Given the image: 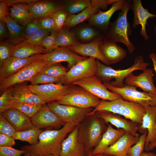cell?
<instances>
[{
  "label": "cell",
  "instance_id": "b9f144b4",
  "mask_svg": "<svg viewBox=\"0 0 156 156\" xmlns=\"http://www.w3.org/2000/svg\"><path fill=\"white\" fill-rule=\"evenodd\" d=\"M16 44L6 42H1L0 44V65L10 57L14 50Z\"/></svg>",
  "mask_w": 156,
  "mask_h": 156
},
{
  "label": "cell",
  "instance_id": "4dcf8cb0",
  "mask_svg": "<svg viewBox=\"0 0 156 156\" xmlns=\"http://www.w3.org/2000/svg\"><path fill=\"white\" fill-rule=\"evenodd\" d=\"M48 53L45 48L41 46L31 45L23 41L16 44V47L11 56L25 58L35 54Z\"/></svg>",
  "mask_w": 156,
  "mask_h": 156
},
{
  "label": "cell",
  "instance_id": "e0dca14e",
  "mask_svg": "<svg viewBox=\"0 0 156 156\" xmlns=\"http://www.w3.org/2000/svg\"><path fill=\"white\" fill-rule=\"evenodd\" d=\"M31 119L34 126L40 129L51 127H57L66 124L46 104L43 105Z\"/></svg>",
  "mask_w": 156,
  "mask_h": 156
},
{
  "label": "cell",
  "instance_id": "8992f818",
  "mask_svg": "<svg viewBox=\"0 0 156 156\" xmlns=\"http://www.w3.org/2000/svg\"><path fill=\"white\" fill-rule=\"evenodd\" d=\"M78 87L73 84L65 85L61 83L28 85L29 89L32 92L47 103L56 101Z\"/></svg>",
  "mask_w": 156,
  "mask_h": 156
},
{
  "label": "cell",
  "instance_id": "7dc6e473",
  "mask_svg": "<svg viewBox=\"0 0 156 156\" xmlns=\"http://www.w3.org/2000/svg\"><path fill=\"white\" fill-rule=\"evenodd\" d=\"M50 33L41 29L24 41L31 45L40 46L43 39L45 37L49 35Z\"/></svg>",
  "mask_w": 156,
  "mask_h": 156
},
{
  "label": "cell",
  "instance_id": "bcb514c9",
  "mask_svg": "<svg viewBox=\"0 0 156 156\" xmlns=\"http://www.w3.org/2000/svg\"><path fill=\"white\" fill-rule=\"evenodd\" d=\"M17 131L6 119L1 113L0 114V133L13 137Z\"/></svg>",
  "mask_w": 156,
  "mask_h": 156
},
{
  "label": "cell",
  "instance_id": "f6af8a7d",
  "mask_svg": "<svg viewBox=\"0 0 156 156\" xmlns=\"http://www.w3.org/2000/svg\"><path fill=\"white\" fill-rule=\"evenodd\" d=\"M57 32L53 31L50 34L47 36L43 39L40 46L44 48L48 51L50 52L58 47L56 41V35Z\"/></svg>",
  "mask_w": 156,
  "mask_h": 156
},
{
  "label": "cell",
  "instance_id": "d6986e66",
  "mask_svg": "<svg viewBox=\"0 0 156 156\" xmlns=\"http://www.w3.org/2000/svg\"><path fill=\"white\" fill-rule=\"evenodd\" d=\"M153 70L146 68L142 73L138 76L131 73L124 80L125 84L138 87L144 92L156 96V88L153 78Z\"/></svg>",
  "mask_w": 156,
  "mask_h": 156
},
{
  "label": "cell",
  "instance_id": "836d02e7",
  "mask_svg": "<svg viewBox=\"0 0 156 156\" xmlns=\"http://www.w3.org/2000/svg\"><path fill=\"white\" fill-rule=\"evenodd\" d=\"M42 131L40 129L34 126L25 130L17 131L13 137L15 140L25 141L30 145H34L38 142L39 135Z\"/></svg>",
  "mask_w": 156,
  "mask_h": 156
},
{
  "label": "cell",
  "instance_id": "f5cc1de1",
  "mask_svg": "<svg viewBox=\"0 0 156 156\" xmlns=\"http://www.w3.org/2000/svg\"><path fill=\"white\" fill-rule=\"evenodd\" d=\"M7 26L4 21H0V38L2 39L7 36L8 34L7 33L6 28Z\"/></svg>",
  "mask_w": 156,
  "mask_h": 156
},
{
  "label": "cell",
  "instance_id": "74e56055",
  "mask_svg": "<svg viewBox=\"0 0 156 156\" xmlns=\"http://www.w3.org/2000/svg\"><path fill=\"white\" fill-rule=\"evenodd\" d=\"M43 105L14 103L12 108L19 110L30 118H31L41 108Z\"/></svg>",
  "mask_w": 156,
  "mask_h": 156
},
{
  "label": "cell",
  "instance_id": "ffe728a7",
  "mask_svg": "<svg viewBox=\"0 0 156 156\" xmlns=\"http://www.w3.org/2000/svg\"><path fill=\"white\" fill-rule=\"evenodd\" d=\"M78 130V125L63 140L60 156H86L87 153L85 147L77 139Z\"/></svg>",
  "mask_w": 156,
  "mask_h": 156
},
{
  "label": "cell",
  "instance_id": "3957f363",
  "mask_svg": "<svg viewBox=\"0 0 156 156\" xmlns=\"http://www.w3.org/2000/svg\"><path fill=\"white\" fill-rule=\"evenodd\" d=\"M102 111H108L122 116L140 125L146 109L145 107L139 104L127 101L122 98L111 101L102 100L99 105L87 116Z\"/></svg>",
  "mask_w": 156,
  "mask_h": 156
},
{
  "label": "cell",
  "instance_id": "9c48e42d",
  "mask_svg": "<svg viewBox=\"0 0 156 156\" xmlns=\"http://www.w3.org/2000/svg\"><path fill=\"white\" fill-rule=\"evenodd\" d=\"M47 64L44 60L39 59L11 76L0 80V92L2 93L5 90L15 84L30 81Z\"/></svg>",
  "mask_w": 156,
  "mask_h": 156
},
{
  "label": "cell",
  "instance_id": "484cf974",
  "mask_svg": "<svg viewBox=\"0 0 156 156\" xmlns=\"http://www.w3.org/2000/svg\"><path fill=\"white\" fill-rule=\"evenodd\" d=\"M99 49L109 65L120 61L127 55L126 50L116 42L103 39L100 45Z\"/></svg>",
  "mask_w": 156,
  "mask_h": 156
},
{
  "label": "cell",
  "instance_id": "cb8c5ba5",
  "mask_svg": "<svg viewBox=\"0 0 156 156\" xmlns=\"http://www.w3.org/2000/svg\"><path fill=\"white\" fill-rule=\"evenodd\" d=\"M103 40V38H99L89 43H79L68 48L77 54L94 58L107 66L109 64L102 55L99 49L100 45Z\"/></svg>",
  "mask_w": 156,
  "mask_h": 156
},
{
  "label": "cell",
  "instance_id": "ee69618b",
  "mask_svg": "<svg viewBox=\"0 0 156 156\" xmlns=\"http://www.w3.org/2000/svg\"><path fill=\"white\" fill-rule=\"evenodd\" d=\"M34 19L42 30L50 33L53 31L57 32L55 23L50 16Z\"/></svg>",
  "mask_w": 156,
  "mask_h": 156
},
{
  "label": "cell",
  "instance_id": "7c38bea8",
  "mask_svg": "<svg viewBox=\"0 0 156 156\" xmlns=\"http://www.w3.org/2000/svg\"><path fill=\"white\" fill-rule=\"evenodd\" d=\"M96 75L86 78L73 83L93 95L103 100L111 101L122 97L117 94L110 91Z\"/></svg>",
  "mask_w": 156,
  "mask_h": 156
},
{
  "label": "cell",
  "instance_id": "8fae6325",
  "mask_svg": "<svg viewBox=\"0 0 156 156\" xmlns=\"http://www.w3.org/2000/svg\"><path fill=\"white\" fill-rule=\"evenodd\" d=\"M97 69L96 60L89 57L77 63L63 77V84H72L75 82L96 75Z\"/></svg>",
  "mask_w": 156,
  "mask_h": 156
},
{
  "label": "cell",
  "instance_id": "ab89813d",
  "mask_svg": "<svg viewBox=\"0 0 156 156\" xmlns=\"http://www.w3.org/2000/svg\"><path fill=\"white\" fill-rule=\"evenodd\" d=\"M147 133L146 130L139 137L138 142L129 149V156H141L144 150L145 140Z\"/></svg>",
  "mask_w": 156,
  "mask_h": 156
},
{
  "label": "cell",
  "instance_id": "4fadbf2b",
  "mask_svg": "<svg viewBox=\"0 0 156 156\" xmlns=\"http://www.w3.org/2000/svg\"><path fill=\"white\" fill-rule=\"evenodd\" d=\"M116 0H92L91 5L80 12L69 16L64 27L68 29L73 27L86 20H88L101 9H107Z\"/></svg>",
  "mask_w": 156,
  "mask_h": 156
},
{
  "label": "cell",
  "instance_id": "277c9868",
  "mask_svg": "<svg viewBox=\"0 0 156 156\" xmlns=\"http://www.w3.org/2000/svg\"><path fill=\"white\" fill-rule=\"evenodd\" d=\"M130 1L125 0L123 7L116 20L109 25L106 32V37L103 39L116 43L120 42L123 43L129 52L132 53L135 50V47L129 38L131 31L127 15L130 8Z\"/></svg>",
  "mask_w": 156,
  "mask_h": 156
},
{
  "label": "cell",
  "instance_id": "83f0119b",
  "mask_svg": "<svg viewBox=\"0 0 156 156\" xmlns=\"http://www.w3.org/2000/svg\"><path fill=\"white\" fill-rule=\"evenodd\" d=\"M1 113L17 131L25 130L34 126L30 118L14 108H11Z\"/></svg>",
  "mask_w": 156,
  "mask_h": 156
},
{
  "label": "cell",
  "instance_id": "6f0895ef",
  "mask_svg": "<svg viewBox=\"0 0 156 156\" xmlns=\"http://www.w3.org/2000/svg\"><path fill=\"white\" fill-rule=\"evenodd\" d=\"M156 147V140L149 145L148 151L152 150Z\"/></svg>",
  "mask_w": 156,
  "mask_h": 156
},
{
  "label": "cell",
  "instance_id": "f546056e",
  "mask_svg": "<svg viewBox=\"0 0 156 156\" xmlns=\"http://www.w3.org/2000/svg\"><path fill=\"white\" fill-rule=\"evenodd\" d=\"M9 6V16L24 27L34 20L28 9L27 4H14Z\"/></svg>",
  "mask_w": 156,
  "mask_h": 156
},
{
  "label": "cell",
  "instance_id": "7a4b0ae2",
  "mask_svg": "<svg viewBox=\"0 0 156 156\" xmlns=\"http://www.w3.org/2000/svg\"><path fill=\"white\" fill-rule=\"evenodd\" d=\"M94 113L86 116L78 125L77 139L84 146L87 154L100 141L107 126Z\"/></svg>",
  "mask_w": 156,
  "mask_h": 156
},
{
  "label": "cell",
  "instance_id": "f907efd6",
  "mask_svg": "<svg viewBox=\"0 0 156 156\" xmlns=\"http://www.w3.org/2000/svg\"><path fill=\"white\" fill-rule=\"evenodd\" d=\"M14 137L0 133V146L12 147L15 144Z\"/></svg>",
  "mask_w": 156,
  "mask_h": 156
},
{
  "label": "cell",
  "instance_id": "1f68e13d",
  "mask_svg": "<svg viewBox=\"0 0 156 156\" xmlns=\"http://www.w3.org/2000/svg\"><path fill=\"white\" fill-rule=\"evenodd\" d=\"M4 21L8 30L9 37L12 43L17 44L24 40V27L13 19L9 15L6 17Z\"/></svg>",
  "mask_w": 156,
  "mask_h": 156
},
{
  "label": "cell",
  "instance_id": "ac0fdd59",
  "mask_svg": "<svg viewBox=\"0 0 156 156\" xmlns=\"http://www.w3.org/2000/svg\"><path fill=\"white\" fill-rule=\"evenodd\" d=\"M40 54L25 58L11 56L0 65V80L11 76L26 65L39 59Z\"/></svg>",
  "mask_w": 156,
  "mask_h": 156
},
{
  "label": "cell",
  "instance_id": "9a60e30c",
  "mask_svg": "<svg viewBox=\"0 0 156 156\" xmlns=\"http://www.w3.org/2000/svg\"><path fill=\"white\" fill-rule=\"evenodd\" d=\"M99 118L107 124H110L117 129L125 130L126 133L135 136H140L137 133L138 124L123 118L121 116L105 111H99L95 113Z\"/></svg>",
  "mask_w": 156,
  "mask_h": 156
},
{
  "label": "cell",
  "instance_id": "680465c9",
  "mask_svg": "<svg viewBox=\"0 0 156 156\" xmlns=\"http://www.w3.org/2000/svg\"><path fill=\"white\" fill-rule=\"evenodd\" d=\"M87 156H114L112 155H106L103 153L99 154L94 155H92L90 153V151L87 154Z\"/></svg>",
  "mask_w": 156,
  "mask_h": 156
},
{
  "label": "cell",
  "instance_id": "5bb4252c",
  "mask_svg": "<svg viewBox=\"0 0 156 156\" xmlns=\"http://www.w3.org/2000/svg\"><path fill=\"white\" fill-rule=\"evenodd\" d=\"M86 58L77 55L68 47H60L50 52L41 54L39 58L48 64L66 62L69 70L78 62Z\"/></svg>",
  "mask_w": 156,
  "mask_h": 156
},
{
  "label": "cell",
  "instance_id": "6125c7cd",
  "mask_svg": "<svg viewBox=\"0 0 156 156\" xmlns=\"http://www.w3.org/2000/svg\"><path fill=\"white\" fill-rule=\"evenodd\" d=\"M154 30H155V33L156 34V26H155Z\"/></svg>",
  "mask_w": 156,
  "mask_h": 156
},
{
  "label": "cell",
  "instance_id": "91938a15",
  "mask_svg": "<svg viewBox=\"0 0 156 156\" xmlns=\"http://www.w3.org/2000/svg\"><path fill=\"white\" fill-rule=\"evenodd\" d=\"M24 156H31L28 153L26 152L24 154Z\"/></svg>",
  "mask_w": 156,
  "mask_h": 156
},
{
  "label": "cell",
  "instance_id": "5b68a950",
  "mask_svg": "<svg viewBox=\"0 0 156 156\" xmlns=\"http://www.w3.org/2000/svg\"><path fill=\"white\" fill-rule=\"evenodd\" d=\"M96 61L97 69L95 75L103 82H110L112 79H115L114 81L110 83L113 86L117 88H122L125 86V79L133 72L138 70L143 71L150 64L144 62L142 55H139L135 58L134 63L130 67L122 70H115L101 63L98 60H96Z\"/></svg>",
  "mask_w": 156,
  "mask_h": 156
},
{
  "label": "cell",
  "instance_id": "11a10c76",
  "mask_svg": "<svg viewBox=\"0 0 156 156\" xmlns=\"http://www.w3.org/2000/svg\"><path fill=\"white\" fill-rule=\"evenodd\" d=\"M149 58L152 60L156 75V55L154 52L151 53L149 55Z\"/></svg>",
  "mask_w": 156,
  "mask_h": 156
},
{
  "label": "cell",
  "instance_id": "e575fe53",
  "mask_svg": "<svg viewBox=\"0 0 156 156\" xmlns=\"http://www.w3.org/2000/svg\"><path fill=\"white\" fill-rule=\"evenodd\" d=\"M91 0H73L66 1L63 9L69 16L77 14L88 7Z\"/></svg>",
  "mask_w": 156,
  "mask_h": 156
},
{
  "label": "cell",
  "instance_id": "8d00e7d4",
  "mask_svg": "<svg viewBox=\"0 0 156 156\" xmlns=\"http://www.w3.org/2000/svg\"><path fill=\"white\" fill-rule=\"evenodd\" d=\"M30 81L31 84L33 85L52 83H61L63 84V77L60 78L54 77L42 74L40 72L35 75Z\"/></svg>",
  "mask_w": 156,
  "mask_h": 156
},
{
  "label": "cell",
  "instance_id": "681fc988",
  "mask_svg": "<svg viewBox=\"0 0 156 156\" xmlns=\"http://www.w3.org/2000/svg\"><path fill=\"white\" fill-rule=\"evenodd\" d=\"M41 29L34 19L28 23L25 27L23 32L24 40L27 39Z\"/></svg>",
  "mask_w": 156,
  "mask_h": 156
},
{
  "label": "cell",
  "instance_id": "52a82bcc",
  "mask_svg": "<svg viewBox=\"0 0 156 156\" xmlns=\"http://www.w3.org/2000/svg\"><path fill=\"white\" fill-rule=\"evenodd\" d=\"M49 108L66 124L79 125L92 110V108H81L60 104L56 101L48 103Z\"/></svg>",
  "mask_w": 156,
  "mask_h": 156
},
{
  "label": "cell",
  "instance_id": "9f6ffc18",
  "mask_svg": "<svg viewBox=\"0 0 156 156\" xmlns=\"http://www.w3.org/2000/svg\"><path fill=\"white\" fill-rule=\"evenodd\" d=\"M141 156H156V154L151 152L144 151Z\"/></svg>",
  "mask_w": 156,
  "mask_h": 156
},
{
  "label": "cell",
  "instance_id": "7402d4cb",
  "mask_svg": "<svg viewBox=\"0 0 156 156\" xmlns=\"http://www.w3.org/2000/svg\"><path fill=\"white\" fill-rule=\"evenodd\" d=\"M125 1V0H116L107 10L105 11L99 10L88 20V23L102 31L106 32L112 16L116 12L122 9Z\"/></svg>",
  "mask_w": 156,
  "mask_h": 156
},
{
  "label": "cell",
  "instance_id": "816d5d0a",
  "mask_svg": "<svg viewBox=\"0 0 156 156\" xmlns=\"http://www.w3.org/2000/svg\"><path fill=\"white\" fill-rule=\"evenodd\" d=\"M9 6L4 0H0V21H5L6 17L9 15Z\"/></svg>",
  "mask_w": 156,
  "mask_h": 156
},
{
  "label": "cell",
  "instance_id": "d6a6232c",
  "mask_svg": "<svg viewBox=\"0 0 156 156\" xmlns=\"http://www.w3.org/2000/svg\"><path fill=\"white\" fill-rule=\"evenodd\" d=\"M56 41L58 47H69L79 43L73 33L63 27L57 33Z\"/></svg>",
  "mask_w": 156,
  "mask_h": 156
},
{
  "label": "cell",
  "instance_id": "4316f807",
  "mask_svg": "<svg viewBox=\"0 0 156 156\" xmlns=\"http://www.w3.org/2000/svg\"><path fill=\"white\" fill-rule=\"evenodd\" d=\"M34 19H39L49 16L53 12L63 8V5L50 1H39L27 4Z\"/></svg>",
  "mask_w": 156,
  "mask_h": 156
},
{
  "label": "cell",
  "instance_id": "2e32d148",
  "mask_svg": "<svg viewBox=\"0 0 156 156\" xmlns=\"http://www.w3.org/2000/svg\"><path fill=\"white\" fill-rule=\"evenodd\" d=\"M145 107V112L141 124L138 126V131L143 133L147 130L144 150L148 151L149 145L156 140V106Z\"/></svg>",
  "mask_w": 156,
  "mask_h": 156
},
{
  "label": "cell",
  "instance_id": "f35d334b",
  "mask_svg": "<svg viewBox=\"0 0 156 156\" xmlns=\"http://www.w3.org/2000/svg\"><path fill=\"white\" fill-rule=\"evenodd\" d=\"M98 34V31L93 27H85L79 29L76 35L78 39L82 41L88 42L96 38Z\"/></svg>",
  "mask_w": 156,
  "mask_h": 156
},
{
  "label": "cell",
  "instance_id": "6da1fadb",
  "mask_svg": "<svg viewBox=\"0 0 156 156\" xmlns=\"http://www.w3.org/2000/svg\"><path fill=\"white\" fill-rule=\"evenodd\" d=\"M75 127L66 123L59 129L43 131L39 135L37 144L24 146L21 149L26 151L31 156L60 155L63 141Z\"/></svg>",
  "mask_w": 156,
  "mask_h": 156
},
{
  "label": "cell",
  "instance_id": "ba28073f",
  "mask_svg": "<svg viewBox=\"0 0 156 156\" xmlns=\"http://www.w3.org/2000/svg\"><path fill=\"white\" fill-rule=\"evenodd\" d=\"M111 91L120 95L124 100L139 104L144 107L156 106V96L145 92L137 90L135 87L127 85L122 88L113 86L110 82H103Z\"/></svg>",
  "mask_w": 156,
  "mask_h": 156
},
{
  "label": "cell",
  "instance_id": "d590c367",
  "mask_svg": "<svg viewBox=\"0 0 156 156\" xmlns=\"http://www.w3.org/2000/svg\"><path fill=\"white\" fill-rule=\"evenodd\" d=\"M67 70L60 63H57L47 64L40 72L53 77L60 78L65 76Z\"/></svg>",
  "mask_w": 156,
  "mask_h": 156
},
{
  "label": "cell",
  "instance_id": "30bf717a",
  "mask_svg": "<svg viewBox=\"0 0 156 156\" xmlns=\"http://www.w3.org/2000/svg\"><path fill=\"white\" fill-rule=\"evenodd\" d=\"M56 101L60 104L83 108L95 107L100 103L99 99L79 86Z\"/></svg>",
  "mask_w": 156,
  "mask_h": 156
},
{
  "label": "cell",
  "instance_id": "7bdbcfd3",
  "mask_svg": "<svg viewBox=\"0 0 156 156\" xmlns=\"http://www.w3.org/2000/svg\"><path fill=\"white\" fill-rule=\"evenodd\" d=\"M68 16L63 8L56 10L50 16L55 23L57 32L64 26L66 20Z\"/></svg>",
  "mask_w": 156,
  "mask_h": 156
},
{
  "label": "cell",
  "instance_id": "f1b7e54d",
  "mask_svg": "<svg viewBox=\"0 0 156 156\" xmlns=\"http://www.w3.org/2000/svg\"><path fill=\"white\" fill-rule=\"evenodd\" d=\"M107 125V129L100 141L97 146L90 151L92 155L103 153L107 148L114 143L126 133L123 129H116L114 128L111 124L108 123Z\"/></svg>",
  "mask_w": 156,
  "mask_h": 156
},
{
  "label": "cell",
  "instance_id": "be15d7a7",
  "mask_svg": "<svg viewBox=\"0 0 156 156\" xmlns=\"http://www.w3.org/2000/svg\"><path fill=\"white\" fill-rule=\"evenodd\" d=\"M126 156H129V155L127 154Z\"/></svg>",
  "mask_w": 156,
  "mask_h": 156
},
{
  "label": "cell",
  "instance_id": "c3c4849f",
  "mask_svg": "<svg viewBox=\"0 0 156 156\" xmlns=\"http://www.w3.org/2000/svg\"><path fill=\"white\" fill-rule=\"evenodd\" d=\"M27 152L23 150H18L11 147L0 146V156H21Z\"/></svg>",
  "mask_w": 156,
  "mask_h": 156
},
{
  "label": "cell",
  "instance_id": "94428289",
  "mask_svg": "<svg viewBox=\"0 0 156 156\" xmlns=\"http://www.w3.org/2000/svg\"><path fill=\"white\" fill-rule=\"evenodd\" d=\"M45 156H60L58 155H46Z\"/></svg>",
  "mask_w": 156,
  "mask_h": 156
},
{
  "label": "cell",
  "instance_id": "44dd1931",
  "mask_svg": "<svg viewBox=\"0 0 156 156\" xmlns=\"http://www.w3.org/2000/svg\"><path fill=\"white\" fill-rule=\"evenodd\" d=\"M130 9L132 10L133 14L132 27L135 28L140 25L141 27L140 31L141 36L145 40H148L149 37L146 30L147 21L150 18H156V14L150 13L147 9L145 8L141 0H133Z\"/></svg>",
  "mask_w": 156,
  "mask_h": 156
},
{
  "label": "cell",
  "instance_id": "db71d44e",
  "mask_svg": "<svg viewBox=\"0 0 156 156\" xmlns=\"http://www.w3.org/2000/svg\"><path fill=\"white\" fill-rule=\"evenodd\" d=\"M9 6L10 5L16 4L25 3L28 4L31 2L35 1L36 0H4Z\"/></svg>",
  "mask_w": 156,
  "mask_h": 156
},
{
  "label": "cell",
  "instance_id": "d4e9b609",
  "mask_svg": "<svg viewBox=\"0 0 156 156\" xmlns=\"http://www.w3.org/2000/svg\"><path fill=\"white\" fill-rule=\"evenodd\" d=\"M139 137L126 133L114 143L107 148L103 153L114 156H126L130 148L138 142Z\"/></svg>",
  "mask_w": 156,
  "mask_h": 156
},
{
  "label": "cell",
  "instance_id": "60d3db41",
  "mask_svg": "<svg viewBox=\"0 0 156 156\" xmlns=\"http://www.w3.org/2000/svg\"><path fill=\"white\" fill-rule=\"evenodd\" d=\"M14 102L13 97L8 88L3 91L0 96V113H2L12 107Z\"/></svg>",
  "mask_w": 156,
  "mask_h": 156
},
{
  "label": "cell",
  "instance_id": "603a6c76",
  "mask_svg": "<svg viewBox=\"0 0 156 156\" xmlns=\"http://www.w3.org/2000/svg\"><path fill=\"white\" fill-rule=\"evenodd\" d=\"M8 88L13 97L14 103L43 105L47 103L32 92L25 82L13 85Z\"/></svg>",
  "mask_w": 156,
  "mask_h": 156
}]
</instances>
